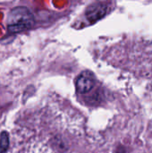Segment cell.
<instances>
[{
  "label": "cell",
  "instance_id": "4",
  "mask_svg": "<svg viewBox=\"0 0 152 153\" xmlns=\"http://www.w3.org/2000/svg\"><path fill=\"white\" fill-rule=\"evenodd\" d=\"M8 136L5 133L2 134L1 139H0V152H4L8 148Z\"/></svg>",
  "mask_w": 152,
  "mask_h": 153
},
{
  "label": "cell",
  "instance_id": "3",
  "mask_svg": "<svg viewBox=\"0 0 152 153\" xmlns=\"http://www.w3.org/2000/svg\"><path fill=\"white\" fill-rule=\"evenodd\" d=\"M107 12V6L101 3L94 4L89 7L87 11V17L90 21L95 22L102 18Z\"/></svg>",
  "mask_w": 152,
  "mask_h": 153
},
{
  "label": "cell",
  "instance_id": "2",
  "mask_svg": "<svg viewBox=\"0 0 152 153\" xmlns=\"http://www.w3.org/2000/svg\"><path fill=\"white\" fill-rule=\"evenodd\" d=\"M95 84V77L91 72L86 71L80 74L76 81V88L81 93L89 92Z\"/></svg>",
  "mask_w": 152,
  "mask_h": 153
},
{
  "label": "cell",
  "instance_id": "1",
  "mask_svg": "<svg viewBox=\"0 0 152 153\" xmlns=\"http://www.w3.org/2000/svg\"><path fill=\"white\" fill-rule=\"evenodd\" d=\"M32 16L27 8L19 7L13 9L8 18V28L11 31H20L30 28L32 23Z\"/></svg>",
  "mask_w": 152,
  "mask_h": 153
}]
</instances>
